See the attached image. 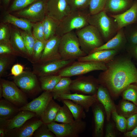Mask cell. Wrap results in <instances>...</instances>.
Returning <instances> with one entry per match:
<instances>
[{"label": "cell", "instance_id": "obj_18", "mask_svg": "<svg viewBox=\"0 0 137 137\" xmlns=\"http://www.w3.org/2000/svg\"><path fill=\"white\" fill-rule=\"evenodd\" d=\"M63 99H69L82 106L86 112H89L90 108L98 100L96 94L87 95L76 93L62 95L56 100L59 101Z\"/></svg>", "mask_w": 137, "mask_h": 137}, {"label": "cell", "instance_id": "obj_14", "mask_svg": "<svg viewBox=\"0 0 137 137\" xmlns=\"http://www.w3.org/2000/svg\"><path fill=\"white\" fill-rule=\"evenodd\" d=\"M37 116L30 119L21 127L9 130L5 133V137H32L35 131L43 123Z\"/></svg>", "mask_w": 137, "mask_h": 137}, {"label": "cell", "instance_id": "obj_30", "mask_svg": "<svg viewBox=\"0 0 137 137\" xmlns=\"http://www.w3.org/2000/svg\"><path fill=\"white\" fill-rule=\"evenodd\" d=\"M59 21L46 15L42 21L44 38L47 41L55 35Z\"/></svg>", "mask_w": 137, "mask_h": 137}, {"label": "cell", "instance_id": "obj_37", "mask_svg": "<svg viewBox=\"0 0 137 137\" xmlns=\"http://www.w3.org/2000/svg\"><path fill=\"white\" fill-rule=\"evenodd\" d=\"M123 99L129 101L137 105V85L131 84L122 92Z\"/></svg>", "mask_w": 137, "mask_h": 137}, {"label": "cell", "instance_id": "obj_1", "mask_svg": "<svg viewBox=\"0 0 137 137\" xmlns=\"http://www.w3.org/2000/svg\"><path fill=\"white\" fill-rule=\"evenodd\" d=\"M98 80L112 97L117 98L129 85L137 84V68L130 60L119 61L109 65Z\"/></svg>", "mask_w": 137, "mask_h": 137}, {"label": "cell", "instance_id": "obj_25", "mask_svg": "<svg viewBox=\"0 0 137 137\" xmlns=\"http://www.w3.org/2000/svg\"><path fill=\"white\" fill-rule=\"evenodd\" d=\"M61 106L53 98L42 112L40 119L43 123L47 125L54 121Z\"/></svg>", "mask_w": 137, "mask_h": 137}, {"label": "cell", "instance_id": "obj_12", "mask_svg": "<svg viewBox=\"0 0 137 137\" xmlns=\"http://www.w3.org/2000/svg\"><path fill=\"white\" fill-rule=\"evenodd\" d=\"M75 61L61 59L43 63L33 64V72L39 77L57 74L62 69Z\"/></svg>", "mask_w": 137, "mask_h": 137}, {"label": "cell", "instance_id": "obj_24", "mask_svg": "<svg viewBox=\"0 0 137 137\" xmlns=\"http://www.w3.org/2000/svg\"><path fill=\"white\" fill-rule=\"evenodd\" d=\"M116 53L115 50H101L90 53L78 58L79 61L104 62L111 60Z\"/></svg>", "mask_w": 137, "mask_h": 137}, {"label": "cell", "instance_id": "obj_56", "mask_svg": "<svg viewBox=\"0 0 137 137\" xmlns=\"http://www.w3.org/2000/svg\"><path fill=\"white\" fill-rule=\"evenodd\" d=\"M136 0V1H137V0Z\"/></svg>", "mask_w": 137, "mask_h": 137}, {"label": "cell", "instance_id": "obj_4", "mask_svg": "<svg viewBox=\"0 0 137 137\" xmlns=\"http://www.w3.org/2000/svg\"><path fill=\"white\" fill-rule=\"evenodd\" d=\"M81 50L87 55L103 44L102 37L97 29L89 24L75 32Z\"/></svg>", "mask_w": 137, "mask_h": 137}, {"label": "cell", "instance_id": "obj_2", "mask_svg": "<svg viewBox=\"0 0 137 137\" xmlns=\"http://www.w3.org/2000/svg\"><path fill=\"white\" fill-rule=\"evenodd\" d=\"M89 12L84 11H71L59 22L56 35L60 37L89 25Z\"/></svg>", "mask_w": 137, "mask_h": 137}, {"label": "cell", "instance_id": "obj_50", "mask_svg": "<svg viewBox=\"0 0 137 137\" xmlns=\"http://www.w3.org/2000/svg\"><path fill=\"white\" fill-rule=\"evenodd\" d=\"M8 119L0 118V137H5V131L6 128Z\"/></svg>", "mask_w": 137, "mask_h": 137}, {"label": "cell", "instance_id": "obj_9", "mask_svg": "<svg viewBox=\"0 0 137 137\" xmlns=\"http://www.w3.org/2000/svg\"><path fill=\"white\" fill-rule=\"evenodd\" d=\"M0 84L4 99L19 108L28 103L27 96L13 81L1 79Z\"/></svg>", "mask_w": 137, "mask_h": 137}, {"label": "cell", "instance_id": "obj_6", "mask_svg": "<svg viewBox=\"0 0 137 137\" xmlns=\"http://www.w3.org/2000/svg\"><path fill=\"white\" fill-rule=\"evenodd\" d=\"M89 24L92 25L98 30L102 38L108 39L118 31L117 24L114 19L108 16L104 10L97 13L89 15Z\"/></svg>", "mask_w": 137, "mask_h": 137}, {"label": "cell", "instance_id": "obj_16", "mask_svg": "<svg viewBox=\"0 0 137 137\" xmlns=\"http://www.w3.org/2000/svg\"><path fill=\"white\" fill-rule=\"evenodd\" d=\"M61 38L55 35L47 41L41 57L36 64L61 59L59 51Z\"/></svg>", "mask_w": 137, "mask_h": 137}, {"label": "cell", "instance_id": "obj_44", "mask_svg": "<svg viewBox=\"0 0 137 137\" xmlns=\"http://www.w3.org/2000/svg\"><path fill=\"white\" fill-rule=\"evenodd\" d=\"M32 28V33L36 39L43 41H46L44 38L42 21L33 24Z\"/></svg>", "mask_w": 137, "mask_h": 137}, {"label": "cell", "instance_id": "obj_33", "mask_svg": "<svg viewBox=\"0 0 137 137\" xmlns=\"http://www.w3.org/2000/svg\"><path fill=\"white\" fill-rule=\"evenodd\" d=\"M61 101L67 106L72 113L75 120H81L86 117L85 111L81 106L69 99H63Z\"/></svg>", "mask_w": 137, "mask_h": 137}, {"label": "cell", "instance_id": "obj_5", "mask_svg": "<svg viewBox=\"0 0 137 137\" xmlns=\"http://www.w3.org/2000/svg\"><path fill=\"white\" fill-rule=\"evenodd\" d=\"M107 67L104 62L75 61L61 70L57 74L62 77L81 76L97 70L106 71Z\"/></svg>", "mask_w": 137, "mask_h": 137}, {"label": "cell", "instance_id": "obj_55", "mask_svg": "<svg viewBox=\"0 0 137 137\" xmlns=\"http://www.w3.org/2000/svg\"><path fill=\"white\" fill-rule=\"evenodd\" d=\"M11 0H3L4 3L5 4L7 5L8 4Z\"/></svg>", "mask_w": 137, "mask_h": 137}, {"label": "cell", "instance_id": "obj_13", "mask_svg": "<svg viewBox=\"0 0 137 137\" xmlns=\"http://www.w3.org/2000/svg\"><path fill=\"white\" fill-rule=\"evenodd\" d=\"M71 11L69 0H47L46 2V15L59 22Z\"/></svg>", "mask_w": 137, "mask_h": 137}, {"label": "cell", "instance_id": "obj_54", "mask_svg": "<svg viewBox=\"0 0 137 137\" xmlns=\"http://www.w3.org/2000/svg\"><path fill=\"white\" fill-rule=\"evenodd\" d=\"M3 90L1 85L0 84V98H2V97Z\"/></svg>", "mask_w": 137, "mask_h": 137}, {"label": "cell", "instance_id": "obj_38", "mask_svg": "<svg viewBox=\"0 0 137 137\" xmlns=\"http://www.w3.org/2000/svg\"><path fill=\"white\" fill-rule=\"evenodd\" d=\"M46 42L47 41H43L36 39L30 60L31 62L33 64L37 63L39 61Z\"/></svg>", "mask_w": 137, "mask_h": 137}, {"label": "cell", "instance_id": "obj_43", "mask_svg": "<svg viewBox=\"0 0 137 137\" xmlns=\"http://www.w3.org/2000/svg\"><path fill=\"white\" fill-rule=\"evenodd\" d=\"M11 33L7 24H1L0 26V43L10 44Z\"/></svg>", "mask_w": 137, "mask_h": 137}, {"label": "cell", "instance_id": "obj_51", "mask_svg": "<svg viewBox=\"0 0 137 137\" xmlns=\"http://www.w3.org/2000/svg\"><path fill=\"white\" fill-rule=\"evenodd\" d=\"M130 42L134 45L137 44V28L131 32L129 36Z\"/></svg>", "mask_w": 137, "mask_h": 137}, {"label": "cell", "instance_id": "obj_15", "mask_svg": "<svg viewBox=\"0 0 137 137\" xmlns=\"http://www.w3.org/2000/svg\"><path fill=\"white\" fill-rule=\"evenodd\" d=\"M53 98V97L51 92L44 91L38 97L19 108V111H30L35 113L37 117H40L42 112Z\"/></svg>", "mask_w": 137, "mask_h": 137}, {"label": "cell", "instance_id": "obj_26", "mask_svg": "<svg viewBox=\"0 0 137 137\" xmlns=\"http://www.w3.org/2000/svg\"><path fill=\"white\" fill-rule=\"evenodd\" d=\"M125 39V35L122 28L118 30L115 36L107 43L94 49L90 53L101 50H115L123 44Z\"/></svg>", "mask_w": 137, "mask_h": 137}, {"label": "cell", "instance_id": "obj_40", "mask_svg": "<svg viewBox=\"0 0 137 137\" xmlns=\"http://www.w3.org/2000/svg\"><path fill=\"white\" fill-rule=\"evenodd\" d=\"M91 0H69L71 11H84L88 8Z\"/></svg>", "mask_w": 137, "mask_h": 137}, {"label": "cell", "instance_id": "obj_10", "mask_svg": "<svg viewBox=\"0 0 137 137\" xmlns=\"http://www.w3.org/2000/svg\"><path fill=\"white\" fill-rule=\"evenodd\" d=\"M99 84L98 79L92 77L81 76L72 80L70 89L75 93L93 95L96 94Z\"/></svg>", "mask_w": 137, "mask_h": 137}, {"label": "cell", "instance_id": "obj_52", "mask_svg": "<svg viewBox=\"0 0 137 137\" xmlns=\"http://www.w3.org/2000/svg\"><path fill=\"white\" fill-rule=\"evenodd\" d=\"M124 136L125 137H137V127L131 131L125 132Z\"/></svg>", "mask_w": 137, "mask_h": 137}, {"label": "cell", "instance_id": "obj_27", "mask_svg": "<svg viewBox=\"0 0 137 137\" xmlns=\"http://www.w3.org/2000/svg\"><path fill=\"white\" fill-rule=\"evenodd\" d=\"M5 23L12 24L24 31H31L33 23L25 19L19 18L9 13L6 14L3 20Z\"/></svg>", "mask_w": 137, "mask_h": 137}, {"label": "cell", "instance_id": "obj_53", "mask_svg": "<svg viewBox=\"0 0 137 137\" xmlns=\"http://www.w3.org/2000/svg\"><path fill=\"white\" fill-rule=\"evenodd\" d=\"M134 48V54L136 59H137V44L135 45Z\"/></svg>", "mask_w": 137, "mask_h": 137}, {"label": "cell", "instance_id": "obj_39", "mask_svg": "<svg viewBox=\"0 0 137 137\" xmlns=\"http://www.w3.org/2000/svg\"><path fill=\"white\" fill-rule=\"evenodd\" d=\"M107 0H91L88 7L89 15L95 14L104 10Z\"/></svg>", "mask_w": 137, "mask_h": 137}, {"label": "cell", "instance_id": "obj_11", "mask_svg": "<svg viewBox=\"0 0 137 137\" xmlns=\"http://www.w3.org/2000/svg\"><path fill=\"white\" fill-rule=\"evenodd\" d=\"M46 3L44 0L37 1L17 12L16 14L31 22L42 21L46 15Z\"/></svg>", "mask_w": 137, "mask_h": 137}, {"label": "cell", "instance_id": "obj_31", "mask_svg": "<svg viewBox=\"0 0 137 137\" xmlns=\"http://www.w3.org/2000/svg\"><path fill=\"white\" fill-rule=\"evenodd\" d=\"M116 108L118 114L126 118L137 114V105L127 100L122 99Z\"/></svg>", "mask_w": 137, "mask_h": 137}, {"label": "cell", "instance_id": "obj_46", "mask_svg": "<svg viewBox=\"0 0 137 137\" xmlns=\"http://www.w3.org/2000/svg\"><path fill=\"white\" fill-rule=\"evenodd\" d=\"M0 55H16L10 44L0 43Z\"/></svg>", "mask_w": 137, "mask_h": 137}, {"label": "cell", "instance_id": "obj_7", "mask_svg": "<svg viewBox=\"0 0 137 137\" xmlns=\"http://www.w3.org/2000/svg\"><path fill=\"white\" fill-rule=\"evenodd\" d=\"M47 125L56 137H78L84 132L87 126L85 121L75 120L67 123L59 124L54 121Z\"/></svg>", "mask_w": 137, "mask_h": 137}, {"label": "cell", "instance_id": "obj_45", "mask_svg": "<svg viewBox=\"0 0 137 137\" xmlns=\"http://www.w3.org/2000/svg\"><path fill=\"white\" fill-rule=\"evenodd\" d=\"M12 55H0V76L4 75L9 65L10 61V57Z\"/></svg>", "mask_w": 137, "mask_h": 137}, {"label": "cell", "instance_id": "obj_19", "mask_svg": "<svg viewBox=\"0 0 137 137\" xmlns=\"http://www.w3.org/2000/svg\"><path fill=\"white\" fill-rule=\"evenodd\" d=\"M93 114L94 128L93 136L102 137L105 119L104 108L98 100L91 107Z\"/></svg>", "mask_w": 137, "mask_h": 137}, {"label": "cell", "instance_id": "obj_47", "mask_svg": "<svg viewBox=\"0 0 137 137\" xmlns=\"http://www.w3.org/2000/svg\"><path fill=\"white\" fill-rule=\"evenodd\" d=\"M126 119L127 132L131 131L137 127V114L130 116Z\"/></svg>", "mask_w": 137, "mask_h": 137}, {"label": "cell", "instance_id": "obj_3", "mask_svg": "<svg viewBox=\"0 0 137 137\" xmlns=\"http://www.w3.org/2000/svg\"><path fill=\"white\" fill-rule=\"evenodd\" d=\"M59 51L63 60L75 61L87 55L81 49L78 37L73 31L61 37Z\"/></svg>", "mask_w": 137, "mask_h": 137}, {"label": "cell", "instance_id": "obj_34", "mask_svg": "<svg viewBox=\"0 0 137 137\" xmlns=\"http://www.w3.org/2000/svg\"><path fill=\"white\" fill-rule=\"evenodd\" d=\"M59 109L54 121L61 123H67L74 120L73 115L67 106L64 104Z\"/></svg>", "mask_w": 137, "mask_h": 137}, {"label": "cell", "instance_id": "obj_21", "mask_svg": "<svg viewBox=\"0 0 137 137\" xmlns=\"http://www.w3.org/2000/svg\"><path fill=\"white\" fill-rule=\"evenodd\" d=\"M10 43L16 55L29 60L21 32L17 30H14L11 32Z\"/></svg>", "mask_w": 137, "mask_h": 137}, {"label": "cell", "instance_id": "obj_22", "mask_svg": "<svg viewBox=\"0 0 137 137\" xmlns=\"http://www.w3.org/2000/svg\"><path fill=\"white\" fill-rule=\"evenodd\" d=\"M36 116V114L31 111L26 110L19 111L13 117L7 119L5 133L9 130L21 127L27 120Z\"/></svg>", "mask_w": 137, "mask_h": 137}, {"label": "cell", "instance_id": "obj_41", "mask_svg": "<svg viewBox=\"0 0 137 137\" xmlns=\"http://www.w3.org/2000/svg\"><path fill=\"white\" fill-rule=\"evenodd\" d=\"M34 137H56L49 129L48 125L43 123L34 132Z\"/></svg>", "mask_w": 137, "mask_h": 137}, {"label": "cell", "instance_id": "obj_20", "mask_svg": "<svg viewBox=\"0 0 137 137\" xmlns=\"http://www.w3.org/2000/svg\"><path fill=\"white\" fill-rule=\"evenodd\" d=\"M96 94L98 100L104 108L107 120L109 121L112 109L115 106L111 99V96L108 89L101 85H99Z\"/></svg>", "mask_w": 137, "mask_h": 137}, {"label": "cell", "instance_id": "obj_29", "mask_svg": "<svg viewBox=\"0 0 137 137\" xmlns=\"http://www.w3.org/2000/svg\"><path fill=\"white\" fill-rule=\"evenodd\" d=\"M72 81L70 77H62L51 92L54 100L62 95L71 93L70 86Z\"/></svg>", "mask_w": 137, "mask_h": 137}, {"label": "cell", "instance_id": "obj_28", "mask_svg": "<svg viewBox=\"0 0 137 137\" xmlns=\"http://www.w3.org/2000/svg\"><path fill=\"white\" fill-rule=\"evenodd\" d=\"M19 108L4 99L0 100V118L10 119L19 111Z\"/></svg>", "mask_w": 137, "mask_h": 137}, {"label": "cell", "instance_id": "obj_36", "mask_svg": "<svg viewBox=\"0 0 137 137\" xmlns=\"http://www.w3.org/2000/svg\"><path fill=\"white\" fill-rule=\"evenodd\" d=\"M111 115L117 130L122 132H125L127 127L126 118L118 114L116 106L112 109Z\"/></svg>", "mask_w": 137, "mask_h": 137}, {"label": "cell", "instance_id": "obj_17", "mask_svg": "<svg viewBox=\"0 0 137 137\" xmlns=\"http://www.w3.org/2000/svg\"><path fill=\"white\" fill-rule=\"evenodd\" d=\"M116 22L118 31L137 21V1L133 2L132 6L123 12L115 15H111Z\"/></svg>", "mask_w": 137, "mask_h": 137}, {"label": "cell", "instance_id": "obj_49", "mask_svg": "<svg viewBox=\"0 0 137 137\" xmlns=\"http://www.w3.org/2000/svg\"><path fill=\"white\" fill-rule=\"evenodd\" d=\"M116 136V135L114 124L111 122H109L106 125L105 137H115Z\"/></svg>", "mask_w": 137, "mask_h": 137}, {"label": "cell", "instance_id": "obj_42", "mask_svg": "<svg viewBox=\"0 0 137 137\" xmlns=\"http://www.w3.org/2000/svg\"><path fill=\"white\" fill-rule=\"evenodd\" d=\"M37 0H14L10 7V11L23 9Z\"/></svg>", "mask_w": 137, "mask_h": 137}, {"label": "cell", "instance_id": "obj_8", "mask_svg": "<svg viewBox=\"0 0 137 137\" xmlns=\"http://www.w3.org/2000/svg\"><path fill=\"white\" fill-rule=\"evenodd\" d=\"M36 75L33 72L24 71L18 76H13V81L28 97L32 98L42 90Z\"/></svg>", "mask_w": 137, "mask_h": 137}, {"label": "cell", "instance_id": "obj_23", "mask_svg": "<svg viewBox=\"0 0 137 137\" xmlns=\"http://www.w3.org/2000/svg\"><path fill=\"white\" fill-rule=\"evenodd\" d=\"M133 3L132 0H107L104 10L111 15L119 14L129 9Z\"/></svg>", "mask_w": 137, "mask_h": 137}, {"label": "cell", "instance_id": "obj_48", "mask_svg": "<svg viewBox=\"0 0 137 137\" xmlns=\"http://www.w3.org/2000/svg\"><path fill=\"white\" fill-rule=\"evenodd\" d=\"M24 67L22 65L18 63L15 64L11 68V74L14 76H18L24 71Z\"/></svg>", "mask_w": 137, "mask_h": 137}, {"label": "cell", "instance_id": "obj_35", "mask_svg": "<svg viewBox=\"0 0 137 137\" xmlns=\"http://www.w3.org/2000/svg\"><path fill=\"white\" fill-rule=\"evenodd\" d=\"M25 46L30 61L32 56L33 48L36 40L31 31L21 32Z\"/></svg>", "mask_w": 137, "mask_h": 137}, {"label": "cell", "instance_id": "obj_32", "mask_svg": "<svg viewBox=\"0 0 137 137\" xmlns=\"http://www.w3.org/2000/svg\"><path fill=\"white\" fill-rule=\"evenodd\" d=\"M62 77L58 74L40 77L39 80L42 90L51 92Z\"/></svg>", "mask_w": 137, "mask_h": 137}]
</instances>
